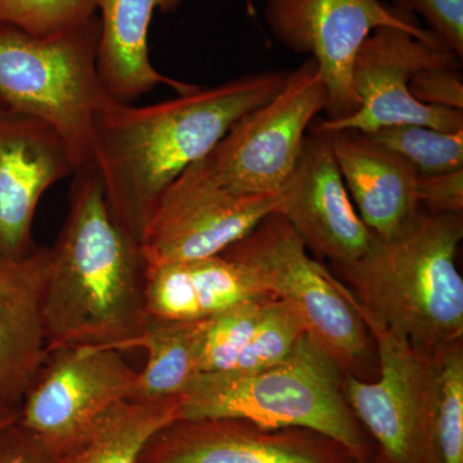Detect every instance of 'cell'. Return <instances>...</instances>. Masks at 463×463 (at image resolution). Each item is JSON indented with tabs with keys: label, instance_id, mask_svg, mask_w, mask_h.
<instances>
[{
	"label": "cell",
	"instance_id": "6da1fadb",
	"mask_svg": "<svg viewBox=\"0 0 463 463\" xmlns=\"http://www.w3.org/2000/svg\"><path fill=\"white\" fill-rule=\"evenodd\" d=\"M288 75L279 70L241 76L138 108L114 100L100 112L94 127V169L112 216L134 242L141 246L166 188L242 116L272 99Z\"/></svg>",
	"mask_w": 463,
	"mask_h": 463
},
{
	"label": "cell",
	"instance_id": "7a4b0ae2",
	"mask_svg": "<svg viewBox=\"0 0 463 463\" xmlns=\"http://www.w3.org/2000/svg\"><path fill=\"white\" fill-rule=\"evenodd\" d=\"M69 213L50 249L43 288L48 352L60 346L130 350L146 330L148 265L112 216L99 173L74 174Z\"/></svg>",
	"mask_w": 463,
	"mask_h": 463
},
{
	"label": "cell",
	"instance_id": "3957f363",
	"mask_svg": "<svg viewBox=\"0 0 463 463\" xmlns=\"http://www.w3.org/2000/svg\"><path fill=\"white\" fill-rule=\"evenodd\" d=\"M462 214L420 209L392 236L373 234L362 257L334 267L368 315L428 353L463 341L457 254Z\"/></svg>",
	"mask_w": 463,
	"mask_h": 463
},
{
	"label": "cell",
	"instance_id": "277c9868",
	"mask_svg": "<svg viewBox=\"0 0 463 463\" xmlns=\"http://www.w3.org/2000/svg\"><path fill=\"white\" fill-rule=\"evenodd\" d=\"M344 379L336 362L307 335L288 359L273 367L197 374L183 392L182 417H224L265 428L309 429L336 439L373 462L379 456L377 448L347 403Z\"/></svg>",
	"mask_w": 463,
	"mask_h": 463
},
{
	"label": "cell",
	"instance_id": "5b68a950",
	"mask_svg": "<svg viewBox=\"0 0 463 463\" xmlns=\"http://www.w3.org/2000/svg\"><path fill=\"white\" fill-rule=\"evenodd\" d=\"M99 41V14L50 36L0 25V105L56 130L75 173L94 166L97 118L116 100L100 79Z\"/></svg>",
	"mask_w": 463,
	"mask_h": 463
},
{
	"label": "cell",
	"instance_id": "8992f818",
	"mask_svg": "<svg viewBox=\"0 0 463 463\" xmlns=\"http://www.w3.org/2000/svg\"><path fill=\"white\" fill-rule=\"evenodd\" d=\"M222 255L240 264L268 294L303 317L307 334L345 376L373 381L379 374L376 344L345 283L309 257L294 228L279 213L268 215Z\"/></svg>",
	"mask_w": 463,
	"mask_h": 463
},
{
	"label": "cell",
	"instance_id": "52a82bcc",
	"mask_svg": "<svg viewBox=\"0 0 463 463\" xmlns=\"http://www.w3.org/2000/svg\"><path fill=\"white\" fill-rule=\"evenodd\" d=\"M353 298L376 344L379 374L373 381L345 376L344 390L347 403L377 448L379 461L443 463L434 355L390 330L368 315L354 295Z\"/></svg>",
	"mask_w": 463,
	"mask_h": 463
},
{
	"label": "cell",
	"instance_id": "ba28073f",
	"mask_svg": "<svg viewBox=\"0 0 463 463\" xmlns=\"http://www.w3.org/2000/svg\"><path fill=\"white\" fill-rule=\"evenodd\" d=\"M327 90L307 58L282 90L242 116L205 157L187 169L216 187L243 196H272L286 187L310 125L325 111Z\"/></svg>",
	"mask_w": 463,
	"mask_h": 463
},
{
	"label": "cell",
	"instance_id": "9c48e42d",
	"mask_svg": "<svg viewBox=\"0 0 463 463\" xmlns=\"http://www.w3.org/2000/svg\"><path fill=\"white\" fill-rule=\"evenodd\" d=\"M265 17L283 45L297 53L310 54L316 61L327 90L328 120L358 109L352 85L353 63L374 30L397 27L420 41L441 44L430 30L419 25L412 14L379 0H269Z\"/></svg>",
	"mask_w": 463,
	"mask_h": 463
},
{
	"label": "cell",
	"instance_id": "30bf717a",
	"mask_svg": "<svg viewBox=\"0 0 463 463\" xmlns=\"http://www.w3.org/2000/svg\"><path fill=\"white\" fill-rule=\"evenodd\" d=\"M462 60L441 44L414 38L397 27L374 30L356 53L352 85L359 108L337 120L310 125L318 132L352 129L373 133L392 125H422L440 132L463 130L461 109L434 108L414 99L410 91L413 76L431 67L461 69Z\"/></svg>",
	"mask_w": 463,
	"mask_h": 463
},
{
	"label": "cell",
	"instance_id": "8fae6325",
	"mask_svg": "<svg viewBox=\"0 0 463 463\" xmlns=\"http://www.w3.org/2000/svg\"><path fill=\"white\" fill-rule=\"evenodd\" d=\"M138 371L105 346L50 350L20 405L18 423L57 453L72 446L109 408L133 398Z\"/></svg>",
	"mask_w": 463,
	"mask_h": 463
},
{
	"label": "cell",
	"instance_id": "7c38bea8",
	"mask_svg": "<svg viewBox=\"0 0 463 463\" xmlns=\"http://www.w3.org/2000/svg\"><path fill=\"white\" fill-rule=\"evenodd\" d=\"M282 192L243 196L185 169L157 201L143 232L148 267L215 257L279 212Z\"/></svg>",
	"mask_w": 463,
	"mask_h": 463
},
{
	"label": "cell",
	"instance_id": "4fadbf2b",
	"mask_svg": "<svg viewBox=\"0 0 463 463\" xmlns=\"http://www.w3.org/2000/svg\"><path fill=\"white\" fill-rule=\"evenodd\" d=\"M376 461V459H374ZM373 461V462H374ZM336 439L303 428H265L224 417L175 420L139 463H373Z\"/></svg>",
	"mask_w": 463,
	"mask_h": 463
},
{
	"label": "cell",
	"instance_id": "5bb4252c",
	"mask_svg": "<svg viewBox=\"0 0 463 463\" xmlns=\"http://www.w3.org/2000/svg\"><path fill=\"white\" fill-rule=\"evenodd\" d=\"M279 214L304 245L332 267L352 263L370 248L373 233L350 201L327 134L309 128Z\"/></svg>",
	"mask_w": 463,
	"mask_h": 463
},
{
	"label": "cell",
	"instance_id": "9a60e30c",
	"mask_svg": "<svg viewBox=\"0 0 463 463\" xmlns=\"http://www.w3.org/2000/svg\"><path fill=\"white\" fill-rule=\"evenodd\" d=\"M74 174L71 155L56 130L0 105V255L32 254L39 201Z\"/></svg>",
	"mask_w": 463,
	"mask_h": 463
},
{
	"label": "cell",
	"instance_id": "2e32d148",
	"mask_svg": "<svg viewBox=\"0 0 463 463\" xmlns=\"http://www.w3.org/2000/svg\"><path fill=\"white\" fill-rule=\"evenodd\" d=\"M50 249L0 255V408H16L48 354L43 288Z\"/></svg>",
	"mask_w": 463,
	"mask_h": 463
},
{
	"label": "cell",
	"instance_id": "e0dca14e",
	"mask_svg": "<svg viewBox=\"0 0 463 463\" xmlns=\"http://www.w3.org/2000/svg\"><path fill=\"white\" fill-rule=\"evenodd\" d=\"M323 133L368 230L383 239L401 231L421 209L416 169L368 134L352 129Z\"/></svg>",
	"mask_w": 463,
	"mask_h": 463
},
{
	"label": "cell",
	"instance_id": "ac0fdd59",
	"mask_svg": "<svg viewBox=\"0 0 463 463\" xmlns=\"http://www.w3.org/2000/svg\"><path fill=\"white\" fill-rule=\"evenodd\" d=\"M182 0H96L99 12V71L106 90L118 102L141 99L158 85L179 94L196 90L160 74L149 58L148 33L157 9L173 11Z\"/></svg>",
	"mask_w": 463,
	"mask_h": 463
},
{
	"label": "cell",
	"instance_id": "d6986e66",
	"mask_svg": "<svg viewBox=\"0 0 463 463\" xmlns=\"http://www.w3.org/2000/svg\"><path fill=\"white\" fill-rule=\"evenodd\" d=\"M263 295L254 277L219 254L148 267L147 312L166 321H200Z\"/></svg>",
	"mask_w": 463,
	"mask_h": 463
},
{
	"label": "cell",
	"instance_id": "ffe728a7",
	"mask_svg": "<svg viewBox=\"0 0 463 463\" xmlns=\"http://www.w3.org/2000/svg\"><path fill=\"white\" fill-rule=\"evenodd\" d=\"M182 417V395L125 399L102 414L54 463H139L151 439Z\"/></svg>",
	"mask_w": 463,
	"mask_h": 463
},
{
	"label": "cell",
	"instance_id": "44dd1931",
	"mask_svg": "<svg viewBox=\"0 0 463 463\" xmlns=\"http://www.w3.org/2000/svg\"><path fill=\"white\" fill-rule=\"evenodd\" d=\"M206 319L166 321L149 317L146 330L133 344L142 347L147 361L138 371L133 398L155 399L182 395L201 373V350Z\"/></svg>",
	"mask_w": 463,
	"mask_h": 463
},
{
	"label": "cell",
	"instance_id": "7402d4cb",
	"mask_svg": "<svg viewBox=\"0 0 463 463\" xmlns=\"http://www.w3.org/2000/svg\"><path fill=\"white\" fill-rule=\"evenodd\" d=\"M263 295L207 318L201 350V373H233L241 356L248 349L268 301Z\"/></svg>",
	"mask_w": 463,
	"mask_h": 463
},
{
	"label": "cell",
	"instance_id": "603a6c76",
	"mask_svg": "<svg viewBox=\"0 0 463 463\" xmlns=\"http://www.w3.org/2000/svg\"><path fill=\"white\" fill-rule=\"evenodd\" d=\"M365 134L404 157L419 175L463 169V130L447 133L422 125L404 124Z\"/></svg>",
	"mask_w": 463,
	"mask_h": 463
},
{
	"label": "cell",
	"instance_id": "cb8c5ba5",
	"mask_svg": "<svg viewBox=\"0 0 463 463\" xmlns=\"http://www.w3.org/2000/svg\"><path fill=\"white\" fill-rule=\"evenodd\" d=\"M306 322L288 301L272 297L233 373H254L282 364L307 336Z\"/></svg>",
	"mask_w": 463,
	"mask_h": 463
},
{
	"label": "cell",
	"instance_id": "d4e9b609",
	"mask_svg": "<svg viewBox=\"0 0 463 463\" xmlns=\"http://www.w3.org/2000/svg\"><path fill=\"white\" fill-rule=\"evenodd\" d=\"M437 368L438 438L443 463H463V341L432 353Z\"/></svg>",
	"mask_w": 463,
	"mask_h": 463
},
{
	"label": "cell",
	"instance_id": "484cf974",
	"mask_svg": "<svg viewBox=\"0 0 463 463\" xmlns=\"http://www.w3.org/2000/svg\"><path fill=\"white\" fill-rule=\"evenodd\" d=\"M96 12V0H0V25L50 36L80 25Z\"/></svg>",
	"mask_w": 463,
	"mask_h": 463
},
{
	"label": "cell",
	"instance_id": "4316f807",
	"mask_svg": "<svg viewBox=\"0 0 463 463\" xmlns=\"http://www.w3.org/2000/svg\"><path fill=\"white\" fill-rule=\"evenodd\" d=\"M402 11L421 14L439 42L463 57V0H395Z\"/></svg>",
	"mask_w": 463,
	"mask_h": 463
},
{
	"label": "cell",
	"instance_id": "83f0119b",
	"mask_svg": "<svg viewBox=\"0 0 463 463\" xmlns=\"http://www.w3.org/2000/svg\"><path fill=\"white\" fill-rule=\"evenodd\" d=\"M410 91L423 105L463 111V79L458 67L423 70L410 81Z\"/></svg>",
	"mask_w": 463,
	"mask_h": 463
},
{
	"label": "cell",
	"instance_id": "f1b7e54d",
	"mask_svg": "<svg viewBox=\"0 0 463 463\" xmlns=\"http://www.w3.org/2000/svg\"><path fill=\"white\" fill-rule=\"evenodd\" d=\"M417 200L420 207L431 214H462L463 169L419 175Z\"/></svg>",
	"mask_w": 463,
	"mask_h": 463
},
{
	"label": "cell",
	"instance_id": "f546056e",
	"mask_svg": "<svg viewBox=\"0 0 463 463\" xmlns=\"http://www.w3.org/2000/svg\"><path fill=\"white\" fill-rule=\"evenodd\" d=\"M57 453L16 422L0 432V463H54Z\"/></svg>",
	"mask_w": 463,
	"mask_h": 463
},
{
	"label": "cell",
	"instance_id": "4dcf8cb0",
	"mask_svg": "<svg viewBox=\"0 0 463 463\" xmlns=\"http://www.w3.org/2000/svg\"><path fill=\"white\" fill-rule=\"evenodd\" d=\"M20 416V410L16 408H0V432L14 423Z\"/></svg>",
	"mask_w": 463,
	"mask_h": 463
},
{
	"label": "cell",
	"instance_id": "1f68e13d",
	"mask_svg": "<svg viewBox=\"0 0 463 463\" xmlns=\"http://www.w3.org/2000/svg\"><path fill=\"white\" fill-rule=\"evenodd\" d=\"M373 463H381V462L379 461V458H377L376 461H374Z\"/></svg>",
	"mask_w": 463,
	"mask_h": 463
},
{
	"label": "cell",
	"instance_id": "d6a6232c",
	"mask_svg": "<svg viewBox=\"0 0 463 463\" xmlns=\"http://www.w3.org/2000/svg\"><path fill=\"white\" fill-rule=\"evenodd\" d=\"M248 2L250 3V2H251V0H248Z\"/></svg>",
	"mask_w": 463,
	"mask_h": 463
}]
</instances>
